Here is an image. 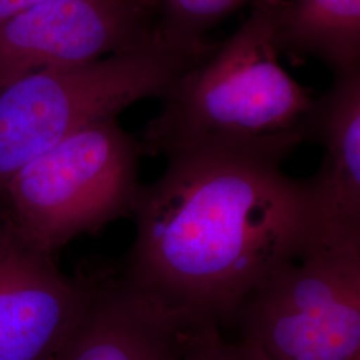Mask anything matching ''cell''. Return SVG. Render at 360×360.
I'll list each match as a JSON object with an SVG mask.
<instances>
[{
	"label": "cell",
	"instance_id": "cell-1",
	"mask_svg": "<svg viewBox=\"0 0 360 360\" xmlns=\"http://www.w3.org/2000/svg\"><path fill=\"white\" fill-rule=\"evenodd\" d=\"M302 143L294 132L166 155L136 195L123 278L193 327H230L247 296L316 245L306 180L282 168Z\"/></svg>",
	"mask_w": 360,
	"mask_h": 360
},
{
	"label": "cell",
	"instance_id": "cell-2",
	"mask_svg": "<svg viewBox=\"0 0 360 360\" xmlns=\"http://www.w3.org/2000/svg\"><path fill=\"white\" fill-rule=\"evenodd\" d=\"M278 3L254 0L231 37L180 77L144 127L143 155L303 134L302 123L315 96L281 65L274 39Z\"/></svg>",
	"mask_w": 360,
	"mask_h": 360
},
{
	"label": "cell",
	"instance_id": "cell-3",
	"mask_svg": "<svg viewBox=\"0 0 360 360\" xmlns=\"http://www.w3.org/2000/svg\"><path fill=\"white\" fill-rule=\"evenodd\" d=\"M218 43L181 46L154 35L83 65L49 68L0 90V183L65 138L143 99H163Z\"/></svg>",
	"mask_w": 360,
	"mask_h": 360
},
{
	"label": "cell",
	"instance_id": "cell-4",
	"mask_svg": "<svg viewBox=\"0 0 360 360\" xmlns=\"http://www.w3.org/2000/svg\"><path fill=\"white\" fill-rule=\"evenodd\" d=\"M142 155L116 119L65 138L6 181L13 226L53 254L80 233L132 217Z\"/></svg>",
	"mask_w": 360,
	"mask_h": 360
},
{
	"label": "cell",
	"instance_id": "cell-5",
	"mask_svg": "<svg viewBox=\"0 0 360 360\" xmlns=\"http://www.w3.org/2000/svg\"><path fill=\"white\" fill-rule=\"evenodd\" d=\"M230 327L262 360H360V245H312L247 296Z\"/></svg>",
	"mask_w": 360,
	"mask_h": 360
},
{
	"label": "cell",
	"instance_id": "cell-6",
	"mask_svg": "<svg viewBox=\"0 0 360 360\" xmlns=\"http://www.w3.org/2000/svg\"><path fill=\"white\" fill-rule=\"evenodd\" d=\"M156 0H49L0 23V90L41 70L83 65L154 35Z\"/></svg>",
	"mask_w": 360,
	"mask_h": 360
},
{
	"label": "cell",
	"instance_id": "cell-7",
	"mask_svg": "<svg viewBox=\"0 0 360 360\" xmlns=\"http://www.w3.org/2000/svg\"><path fill=\"white\" fill-rule=\"evenodd\" d=\"M92 281L68 279L13 223L0 229V360H51L89 303Z\"/></svg>",
	"mask_w": 360,
	"mask_h": 360
},
{
	"label": "cell",
	"instance_id": "cell-8",
	"mask_svg": "<svg viewBox=\"0 0 360 360\" xmlns=\"http://www.w3.org/2000/svg\"><path fill=\"white\" fill-rule=\"evenodd\" d=\"M304 142L324 147L306 179L316 245H360V68L334 75L304 116Z\"/></svg>",
	"mask_w": 360,
	"mask_h": 360
},
{
	"label": "cell",
	"instance_id": "cell-9",
	"mask_svg": "<svg viewBox=\"0 0 360 360\" xmlns=\"http://www.w3.org/2000/svg\"><path fill=\"white\" fill-rule=\"evenodd\" d=\"M191 328L123 275L92 281L82 318L51 360H180Z\"/></svg>",
	"mask_w": 360,
	"mask_h": 360
},
{
	"label": "cell",
	"instance_id": "cell-10",
	"mask_svg": "<svg viewBox=\"0 0 360 360\" xmlns=\"http://www.w3.org/2000/svg\"><path fill=\"white\" fill-rule=\"evenodd\" d=\"M279 53L309 59L334 75L360 68V0H279L274 20Z\"/></svg>",
	"mask_w": 360,
	"mask_h": 360
},
{
	"label": "cell",
	"instance_id": "cell-11",
	"mask_svg": "<svg viewBox=\"0 0 360 360\" xmlns=\"http://www.w3.org/2000/svg\"><path fill=\"white\" fill-rule=\"evenodd\" d=\"M254 0H156L154 32L175 44L207 41V32Z\"/></svg>",
	"mask_w": 360,
	"mask_h": 360
},
{
	"label": "cell",
	"instance_id": "cell-12",
	"mask_svg": "<svg viewBox=\"0 0 360 360\" xmlns=\"http://www.w3.org/2000/svg\"><path fill=\"white\" fill-rule=\"evenodd\" d=\"M180 360H262L240 339L230 340L217 326L193 327L184 340Z\"/></svg>",
	"mask_w": 360,
	"mask_h": 360
},
{
	"label": "cell",
	"instance_id": "cell-13",
	"mask_svg": "<svg viewBox=\"0 0 360 360\" xmlns=\"http://www.w3.org/2000/svg\"><path fill=\"white\" fill-rule=\"evenodd\" d=\"M49 0H0V23Z\"/></svg>",
	"mask_w": 360,
	"mask_h": 360
}]
</instances>
